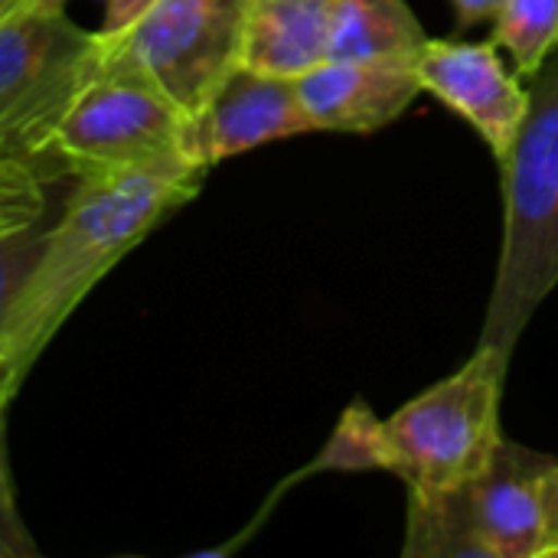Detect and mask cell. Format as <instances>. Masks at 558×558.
<instances>
[{"label": "cell", "instance_id": "obj_1", "mask_svg": "<svg viewBox=\"0 0 558 558\" xmlns=\"http://www.w3.org/2000/svg\"><path fill=\"white\" fill-rule=\"evenodd\" d=\"M206 167L170 163L121 173H78L62 216L46 226L43 252L0 317V356L13 396L29 366L88 291L173 209L190 203Z\"/></svg>", "mask_w": 558, "mask_h": 558}, {"label": "cell", "instance_id": "obj_2", "mask_svg": "<svg viewBox=\"0 0 558 558\" xmlns=\"http://www.w3.org/2000/svg\"><path fill=\"white\" fill-rule=\"evenodd\" d=\"M500 170L504 242L481 343L513 356L526 324L558 288V49L530 78V108Z\"/></svg>", "mask_w": 558, "mask_h": 558}, {"label": "cell", "instance_id": "obj_3", "mask_svg": "<svg viewBox=\"0 0 558 558\" xmlns=\"http://www.w3.org/2000/svg\"><path fill=\"white\" fill-rule=\"evenodd\" d=\"M556 458L504 438L471 481L409 490L405 558H543L546 481Z\"/></svg>", "mask_w": 558, "mask_h": 558}, {"label": "cell", "instance_id": "obj_4", "mask_svg": "<svg viewBox=\"0 0 558 558\" xmlns=\"http://www.w3.org/2000/svg\"><path fill=\"white\" fill-rule=\"evenodd\" d=\"M510 353L477 343L474 356L386 418L392 474L409 490L435 494L484 471L504 441L500 402Z\"/></svg>", "mask_w": 558, "mask_h": 558}, {"label": "cell", "instance_id": "obj_5", "mask_svg": "<svg viewBox=\"0 0 558 558\" xmlns=\"http://www.w3.org/2000/svg\"><path fill=\"white\" fill-rule=\"evenodd\" d=\"M101 62L98 29L78 26L65 7L23 0L10 10L0 20V157L49 154L59 121Z\"/></svg>", "mask_w": 558, "mask_h": 558}, {"label": "cell", "instance_id": "obj_6", "mask_svg": "<svg viewBox=\"0 0 558 558\" xmlns=\"http://www.w3.org/2000/svg\"><path fill=\"white\" fill-rule=\"evenodd\" d=\"M186 111L147 75L105 59L59 121L49 154L78 173H121L196 163L186 150Z\"/></svg>", "mask_w": 558, "mask_h": 558}, {"label": "cell", "instance_id": "obj_7", "mask_svg": "<svg viewBox=\"0 0 558 558\" xmlns=\"http://www.w3.org/2000/svg\"><path fill=\"white\" fill-rule=\"evenodd\" d=\"M248 0H157L134 26L101 36L105 59L147 75L186 118L242 62Z\"/></svg>", "mask_w": 558, "mask_h": 558}, {"label": "cell", "instance_id": "obj_8", "mask_svg": "<svg viewBox=\"0 0 558 558\" xmlns=\"http://www.w3.org/2000/svg\"><path fill=\"white\" fill-rule=\"evenodd\" d=\"M311 131L314 124L298 98L294 78L258 72L239 62L206 95L196 114H190L186 150L199 167L209 170L262 144Z\"/></svg>", "mask_w": 558, "mask_h": 558}, {"label": "cell", "instance_id": "obj_9", "mask_svg": "<svg viewBox=\"0 0 558 558\" xmlns=\"http://www.w3.org/2000/svg\"><path fill=\"white\" fill-rule=\"evenodd\" d=\"M415 72L422 88L458 111L487 141L497 160L507 157L530 108V88L520 75L507 72L494 43L428 36L415 52Z\"/></svg>", "mask_w": 558, "mask_h": 558}, {"label": "cell", "instance_id": "obj_10", "mask_svg": "<svg viewBox=\"0 0 558 558\" xmlns=\"http://www.w3.org/2000/svg\"><path fill=\"white\" fill-rule=\"evenodd\" d=\"M314 131L373 134L399 121L425 92L415 56L402 59H324L294 78Z\"/></svg>", "mask_w": 558, "mask_h": 558}, {"label": "cell", "instance_id": "obj_11", "mask_svg": "<svg viewBox=\"0 0 558 558\" xmlns=\"http://www.w3.org/2000/svg\"><path fill=\"white\" fill-rule=\"evenodd\" d=\"M337 0H248L242 62L298 78L330 52Z\"/></svg>", "mask_w": 558, "mask_h": 558}, {"label": "cell", "instance_id": "obj_12", "mask_svg": "<svg viewBox=\"0 0 558 558\" xmlns=\"http://www.w3.org/2000/svg\"><path fill=\"white\" fill-rule=\"evenodd\" d=\"M428 33L405 0H337L327 59H402Z\"/></svg>", "mask_w": 558, "mask_h": 558}, {"label": "cell", "instance_id": "obj_13", "mask_svg": "<svg viewBox=\"0 0 558 558\" xmlns=\"http://www.w3.org/2000/svg\"><path fill=\"white\" fill-rule=\"evenodd\" d=\"M490 43L510 52L520 78H533L558 49V0H504Z\"/></svg>", "mask_w": 558, "mask_h": 558}, {"label": "cell", "instance_id": "obj_14", "mask_svg": "<svg viewBox=\"0 0 558 558\" xmlns=\"http://www.w3.org/2000/svg\"><path fill=\"white\" fill-rule=\"evenodd\" d=\"M317 471H389L392 474L386 422H379L366 402H353L340 415L317 461L307 464L301 477L317 474Z\"/></svg>", "mask_w": 558, "mask_h": 558}, {"label": "cell", "instance_id": "obj_15", "mask_svg": "<svg viewBox=\"0 0 558 558\" xmlns=\"http://www.w3.org/2000/svg\"><path fill=\"white\" fill-rule=\"evenodd\" d=\"M46 186L29 157H0V239L43 222Z\"/></svg>", "mask_w": 558, "mask_h": 558}, {"label": "cell", "instance_id": "obj_16", "mask_svg": "<svg viewBox=\"0 0 558 558\" xmlns=\"http://www.w3.org/2000/svg\"><path fill=\"white\" fill-rule=\"evenodd\" d=\"M43 239H46L43 222L0 239V317L7 314V307L13 304L26 275L33 271V265L43 252Z\"/></svg>", "mask_w": 558, "mask_h": 558}, {"label": "cell", "instance_id": "obj_17", "mask_svg": "<svg viewBox=\"0 0 558 558\" xmlns=\"http://www.w3.org/2000/svg\"><path fill=\"white\" fill-rule=\"evenodd\" d=\"M157 0H108L105 3V23H101V36H118L128 26H134Z\"/></svg>", "mask_w": 558, "mask_h": 558}, {"label": "cell", "instance_id": "obj_18", "mask_svg": "<svg viewBox=\"0 0 558 558\" xmlns=\"http://www.w3.org/2000/svg\"><path fill=\"white\" fill-rule=\"evenodd\" d=\"M558 558V458L546 481V556Z\"/></svg>", "mask_w": 558, "mask_h": 558}, {"label": "cell", "instance_id": "obj_19", "mask_svg": "<svg viewBox=\"0 0 558 558\" xmlns=\"http://www.w3.org/2000/svg\"><path fill=\"white\" fill-rule=\"evenodd\" d=\"M454 3V13H458V23L461 26H474V23H487L500 13L504 0H451Z\"/></svg>", "mask_w": 558, "mask_h": 558}, {"label": "cell", "instance_id": "obj_20", "mask_svg": "<svg viewBox=\"0 0 558 558\" xmlns=\"http://www.w3.org/2000/svg\"><path fill=\"white\" fill-rule=\"evenodd\" d=\"M0 399H3V402L13 399V396L7 392V360H3V356H0Z\"/></svg>", "mask_w": 558, "mask_h": 558}, {"label": "cell", "instance_id": "obj_21", "mask_svg": "<svg viewBox=\"0 0 558 558\" xmlns=\"http://www.w3.org/2000/svg\"><path fill=\"white\" fill-rule=\"evenodd\" d=\"M20 3H23V0H0V20H3V16H7L10 10H16Z\"/></svg>", "mask_w": 558, "mask_h": 558}, {"label": "cell", "instance_id": "obj_22", "mask_svg": "<svg viewBox=\"0 0 558 558\" xmlns=\"http://www.w3.org/2000/svg\"><path fill=\"white\" fill-rule=\"evenodd\" d=\"M43 3H56V7H65V0H43Z\"/></svg>", "mask_w": 558, "mask_h": 558}]
</instances>
